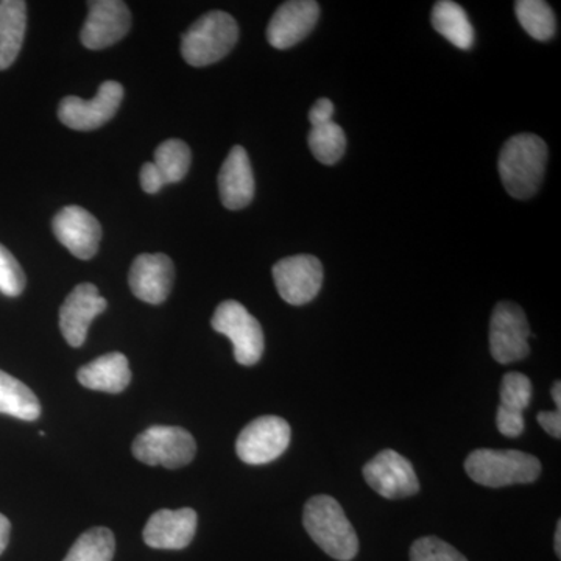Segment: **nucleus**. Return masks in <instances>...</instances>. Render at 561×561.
Returning <instances> with one entry per match:
<instances>
[{
	"instance_id": "36",
	"label": "nucleus",
	"mask_w": 561,
	"mask_h": 561,
	"mask_svg": "<svg viewBox=\"0 0 561 561\" xmlns=\"http://www.w3.org/2000/svg\"><path fill=\"white\" fill-rule=\"evenodd\" d=\"M556 552L557 556H561V522L557 524V530H556Z\"/></svg>"
},
{
	"instance_id": "18",
	"label": "nucleus",
	"mask_w": 561,
	"mask_h": 561,
	"mask_svg": "<svg viewBox=\"0 0 561 561\" xmlns=\"http://www.w3.org/2000/svg\"><path fill=\"white\" fill-rule=\"evenodd\" d=\"M253 169L249 153L241 146L230 151L219 173V191L225 208L239 210L247 208L254 198Z\"/></svg>"
},
{
	"instance_id": "23",
	"label": "nucleus",
	"mask_w": 561,
	"mask_h": 561,
	"mask_svg": "<svg viewBox=\"0 0 561 561\" xmlns=\"http://www.w3.org/2000/svg\"><path fill=\"white\" fill-rule=\"evenodd\" d=\"M516 18L527 35L537 41L553 38L557 31L556 14L542 0H519L515 3Z\"/></svg>"
},
{
	"instance_id": "9",
	"label": "nucleus",
	"mask_w": 561,
	"mask_h": 561,
	"mask_svg": "<svg viewBox=\"0 0 561 561\" xmlns=\"http://www.w3.org/2000/svg\"><path fill=\"white\" fill-rule=\"evenodd\" d=\"M124 99V87L117 81H103L98 94L91 101L69 98L62 99L58 117L66 127L77 131L98 130L113 119Z\"/></svg>"
},
{
	"instance_id": "30",
	"label": "nucleus",
	"mask_w": 561,
	"mask_h": 561,
	"mask_svg": "<svg viewBox=\"0 0 561 561\" xmlns=\"http://www.w3.org/2000/svg\"><path fill=\"white\" fill-rule=\"evenodd\" d=\"M496 426L502 435L508 438L519 437L523 434L524 416L523 412L512 411V409L502 408L497 409Z\"/></svg>"
},
{
	"instance_id": "27",
	"label": "nucleus",
	"mask_w": 561,
	"mask_h": 561,
	"mask_svg": "<svg viewBox=\"0 0 561 561\" xmlns=\"http://www.w3.org/2000/svg\"><path fill=\"white\" fill-rule=\"evenodd\" d=\"M531 401V382L523 373H507L502 379L501 405L512 411L524 412Z\"/></svg>"
},
{
	"instance_id": "11",
	"label": "nucleus",
	"mask_w": 561,
	"mask_h": 561,
	"mask_svg": "<svg viewBox=\"0 0 561 561\" xmlns=\"http://www.w3.org/2000/svg\"><path fill=\"white\" fill-rule=\"evenodd\" d=\"M364 478L386 500H402L420 490L413 465L393 449H386L368 461L364 467Z\"/></svg>"
},
{
	"instance_id": "14",
	"label": "nucleus",
	"mask_w": 561,
	"mask_h": 561,
	"mask_svg": "<svg viewBox=\"0 0 561 561\" xmlns=\"http://www.w3.org/2000/svg\"><path fill=\"white\" fill-rule=\"evenodd\" d=\"M55 238L79 260L88 261L98 254L102 227L90 210L66 206L51 221Z\"/></svg>"
},
{
	"instance_id": "15",
	"label": "nucleus",
	"mask_w": 561,
	"mask_h": 561,
	"mask_svg": "<svg viewBox=\"0 0 561 561\" xmlns=\"http://www.w3.org/2000/svg\"><path fill=\"white\" fill-rule=\"evenodd\" d=\"M320 18V5L313 0H290L273 14L267 39L275 49H290L311 35Z\"/></svg>"
},
{
	"instance_id": "5",
	"label": "nucleus",
	"mask_w": 561,
	"mask_h": 561,
	"mask_svg": "<svg viewBox=\"0 0 561 561\" xmlns=\"http://www.w3.org/2000/svg\"><path fill=\"white\" fill-rule=\"evenodd\" d=\"M133 456L150 467L179 470L194 460L197 443L191 432L176 426H151L136 437Z\"/></svg>"
},
{
	"instance_id": "29",
	"label": "nucleus",
	"mask_w": 561,
	"mask_h": 561,
	"mask_svg": "<svg viewBox=\"0 0 561 561\" xmlns=\"http://www.w3.org/2000/svg\"><path fill=\"white\" fill-rule=\"evenodd\" d=\"M25 289V275L20 262L0 245V291L7 297H20Z\"/></svg>"
},
{
	"instance_id": "26",
	"label": "nucleus",
	"mask_w": 561,
	"mask_h": 561,
	"mask_svg": "<svg viewBox=\"0 0 561 561\" xmlns=\"http://www.w3.org/2000/svg\"><path fill=\"white\" fill-rule=\"evenodd\" d=\"M309 149L321 164L332 165L341 161L346 149L345 133L334 121L312 127L309 133Z\"/></svg>"
},
{
	"instance_id": "8",
	"label": "nucleus",
	"mask_w": 561,
	"mask_h": 561,
	"mask_svg": "<svg viewBox=\"0 0 561 561\" xmlns=\"http://www.w3.org/2000/svg\"><path fill=\"white\" fill-rule=\"evenodd\" d=\"M289 423L279 416H261L243 427L236 442V453L247 465H265L278 459L289 448Z\"/></svg>"
},
{
	"instance_id": "22",
	"label": "nucleus",
	"mask_w": 561,
	"mask_h": 561,
	"mask_svg": "<svg viewBox=\"0 0 561 561\" xmlns=\"http://www.w3.org/2000/svg\"><path fill=\"white\" fill-rule=\"evenodd\" d=\"M0 413L22 421H35L41 415L36 394L24 382L0 370Z\"/></svg>"
},
{
	"instance_id": "1",
	"label": "nucleus",
	"mask_w": 561,
	"mask_h": 561,
	"mask_svg": "<svg viewBox=\"0 0 561 561\" xmlns=\"http://www.w3.org/2000/svg\"><path fill=\"white\" fill-rule=\"evenodd\" d=\"M548 162V146L537 135L513 136L502 147L500 175L505 191L518 201L534 197L540 190Z\"/></svg>"
},
{
	"instance_id": "33",
	"label": "nucleus",
	"mask_w": 561,
	"mask_h": 561,
	"mask_svg": "<svg viewBox=\"0 0 561 561\" xmlns=\"http://www.w3.org/2000/svg\"><path fill=\"white\" fill-rule=\"evenodd\" d=\"M538 423L542 430L548 432L551 437H561V413L556 412H540L538 413Z\"/></svg>"
},
{
	"instance_id": "7",
	"label": "nucleus",
	"mask_w": 561,
	"mask_h": 561,
	"mask_svg": "<svg viewBox=\"0 0 561 561\" xmlns=\"http://www.w3.org/2000/svg\"><path fill=\"white\" fill-rule=\"evenodd\" d=\"M531 337L526 313L518 305L502 301L494 308L490 321L491 356L500 364H513L530 354Z\"/></svg>"
},
{
	"instance_id": "16",
	"label": "nucleus",
	"mask_w": 561,
	"mask_h": 561,
	"mask_svg": "<svg viewBox=\"0 0 561 561\" xmlns=\"http://www.w3.org/2000/svg\"><path fill=\"white\" fill-rule=\"evenodd\" d=\"M175 278L173 262L165 254H139L133 261L130 289L136 298L149 305H161L169 298Z\"/></svg>"
},
{
	"instance_id": "25",
	"label": "nucleus",
	"mask_w": 561,
	"mask_h": 561,
	"mask_svg": "<svg viewBox=\"0 0 561 561\" xmlns=\"http://www.w3.org/2000/svg\"><path fill=\"white\" fill-rule=\"evenodd\" d=\"M191 149L186 142L169 139L154 151V162L165 184L179 183L187 175L191 168Z\"/></svg>"
},
{
	"instance_id": "32",
	"label": "nucleus",
	"mask_w": 561,
	"mask_h": 561,
	"mask_svg": "<svg viewBox=\"0 0 561 561\" xmlns=\"http://www.w3.org/2000/svg\"><path fill=\"white\" fill-rule=\"evenodd\" d=\"M332 114H334V103L330 99H320L309 111V121H311L312 127H319V125L331 122Z\"/></svg>"
},
{
	"instance_id": "35",
	"label": "nucleus",
	"mask_w": 561,
	"mask_h": 561,
	"mask_svg": "<svg viewBox=\"0 0 561 561\" xmlns=\"http://www.w3.org/2000/svg\"><path fill=\"white\" fill-rule=\"evenodd\" d=\"M552 400L556 401L557 411H560L561 408V383L557 381L552 387Z\"/></svg>"
},
{
	"instance_id": "2",
	"label": "nucleus",
	"mask_w": 561,
	"mask_h": 561,
	"mask_svg": "<svg viewBox=\"0 0 561 561\" xmlns=\"http://www.w3.org/2000/svg\"><path fill=\"white\" fill-rule=\"evenodd\" d=\"M302 524L313 542L332 559L351 561L359 552V538L342 505L327 494L313 496L305 505Z\"/></svg>"
},
{
	"instance_id": "6",
	"label": "nucleus",
	"mask_w": 561,
	"mask_h": 561,
	"mask_svg": "<svg viewBox=\"0 0 561 561\" xmlns=\"http://www.w3.org/2000/svg\"><path fill=\"white\" fill-rule=\"evenodd\" d=\"M210 324L214 331L230 339L238 364L251 367L261 360L265 346L264 331L260 321L254 319L241 302L232 300L221 302L217 306Z\"/></svg>"
},
{
	"instance_id": "21",
	"label": "nucleus",
	"mask_w": 561,
	"mask_h": 561,
	"mask_svg": "<svg viewBox=\"0 0 561 561\" xmlns=\"http://www.w3.org/2000/svg\"><path fill=\"white\" fill-rule=\"evenodd\" d=\"M432 25L461 50L471 49L474 44V28L459 3L449 2V0L435 3L432 10Z\"/></svg>"
},
{
	"instance_id": "3",
	"label": "nucleus",
	"mask_w": 561,
	"mask_h": 561,
	"mask_svg": "<svg viewBox=\"0 0 561 561\" xmlns=\"http://www.w3.org/2000/svg\"><path fill=\"white\" fill-rule=\"evenodd\" d=\"M465 471L479 485L502 489L537 481L541 474V463L531 454L515 449H478L468 456Z\"/></svg>"
},
{
	"instance_id": "24",
	"label": "nucleus",
	"mask_w": 561,
	"mask_h": 561,
	"mask_svg": "<svg viewBox=\"0 0 561 561\" xmlns=\"http://www.w3.org/2000/svg\"><path fill=\"white\" fill-rule=\"evenodd\" d=\"M116 540L106 527L84 531L62 561H113Z\"/></svg>"
},
{
	"instance_id": "31",
	"label": "nucleus",
	"mask_w": 561,
	"mask_h": 561,
	"mask_svg": "<svg viewBox=\"0 0 561 561\" xmlns=\"http://www.w3.org/2000/svg\"><path fill=\"white\" fill-rule=\"evenodd\" d=\"M140 186L147 194H157L165 186V181L153 162H146L140 169Z\"/></svg>"
},
{
	"instance_id": "12",
	"label": "nucleus",
	"mask_w": 561,
	"mask_h": 561,
	"mask_svg": "<svg viewBox=\"0 0 561 561\" xmlns=\"http://www.w3.org/2000/svg\"><path fill=\"white\" fill-rule=\"evenodd\" d=\"M87 21L80 39L91 50L106 49L124 38L131 27V14L127 3L121 0H94L88 3Z\"/></svg>"
},
{
	"instance_id": "34",
	"label": "nucleus",
	"mask_w": 561,
	"mask_h": 561,
	"mask_svg": "<svg viewBox=\"0 0 561 561\" xmlns=\"http://www.w3.org/2000/svg\"><path fill=\"white\" fill-rule=\"evenodd\" d=\"M10 531L11 524L9 518L0 513V556H2L3 551L7 549V546H9Z\"/></svg>"
},
{
	"instance_id": "13",
	"label": "nucleus",
	"mask_w": 561,
	"mask_h": 561,
	"mask_svg": "<svg viewBox=\"0 0 561 561\" xmlns=\"http://www.w3.org/2000/svg\"><path fill=\"white\" fill-rule=\"evenodd\" d=\"M106 306L108 302L101 297L94 284H79L70 291L60 309V330L72 348L83 345L92 320L105 312Z\"/></svg>"
},
{
	"instance_id": "17",
	"label": "nucleus",
	"mask_w": 561,
	"mask_h": 561,
	"mask_svg": "<svg viewBox=\"0 0 561 561\" xmlns=\"http://www.w3.org/2000/svg\"><path fill=\"white\" fill-rule=\"evenodd\" d=\"M197 513L192 508L158 511L144 527V541L153 549L180 551L194 540Z\"/></svg>"
},
{
	"instance_id": "4",
	"label": "nucleus",
	"mask_w": 561,
	"mask_h": 561,
	"mask_svg": "<svg viewBox=\"0 0 561 561\" xmlns=\"http://www.w3.org/2000/svg\"><path fill=\"white\" fill-rule=\"evenodd\" d=\"M239 39V25L225 11H209L181 38V55L194 68L214 65L227 57Z\"/></svg>"
},
{
	"instance_id": "20",
	"label": "nucleus",
	"mask_w": 561,
	"mask_h": 561,
	"mask_svg": "<svg viewBox=\"0 0 561 561\" xmlns=\"http://www.w3.org/2000/svg\"><path fill=\"white\" fill-rule=\"evenodd\" d=\"M27 31V3L0 0V70L9 69L24 43Z\"/></svg>"
},
{
	"instance_id": "10",
	"label": "nucleus",
	"mask_w": 561,
	"mask_h": 561,
	"mask_svg": "<svg viewBox=\"0 0 561 561\" xmlns=\"http://www.w3.org/2000/svg\"><path fill=\"white\" fill-rule=\"evenodd\" d=\"M273 279L284 301L291 306L308 305L323 284V265L311 254L284 257L273 267Z\"/></svg>"
},
{
	"instance_id": "28",
	"label": "nucleus",
	"mask_w": 561,
	"mask_h": 561,
	"mask_svg": "<svg viewBox=\"0 0 561 561\" xmlns=\"http://www.w3.org/2000/svg\"><path fill=\"white\" fill-rule=\"evenodd\" d=\"M411 561H468L456 548L435 537L420 538L411 548Z\"/></svg>"
},
{
	"instance_id": "19",
	"label": "nucleus",
	"mask_w": 561,
	"mask_h": 561,
	"mask_svg": "<svg viewBox=\"0 0 561 561\" xmlns=\"http://www.w3.org/2000/svg\"><path fill=\"white\" fill-rule=\"evenodd\" d=\"M81 386L105 393H122L131 381L130 364L122 353L98 357L77 373Z\"/></svg>"
}]
</instances>
